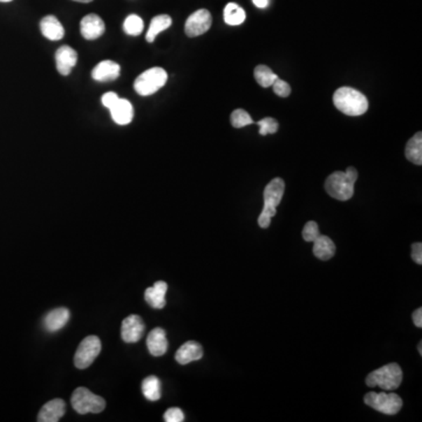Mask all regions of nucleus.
<instances>
[{
    "mask_svg": "<svg viewBox=\"0 0 422 422\" xmlns=\"http://www.w3.org/2000/svg\"><path fill=\"white\" fill-rule=\"evenodd\" d=\"M41 31L46 39L52 41H60L65 36V29L61 22L54 15H48L41 22Z\"/></svg>",
    "mask_w": 422,
    "mask_h": 422,
    "instance_id": "nucleus-18",
    "label": "nucleus"
},
{
    "mask_svg": "<svg viewBox=\"0 0 422 422\" xmlns=\"http://www.w3.org/2000/svg\"><path fill=\"white\" fill-rule=\"evenodd\" d=\"M257 124L259 126V134L263 135V136L268 134H275L279 128V124L273 117H264L262 120L259 121Z\"/></svg>",
    "mask_w": 422,
    "mask_h": 422,
    "instance_id": "nucleus-29",
    "label": "nucleus"
},
{
    "mask_svg": "<svg viewBox=\"0 0 422 422\" xmlns=\"http://www.w3.org/2000/svg\"><path fill=\"white\" fill-rule=\"evenodd\" d=\"M335 254V245L328 236L319 235L313 240V255L321 261H328Z\"/></svg>",
    "mask_w": 422,
    "mask_h": 422,
    "instance_id": "nucleus-21",
    "label": "nucleus"
},
{
    "mask_svg": "<svg viewBox=\"0 0 422 422\" xmlns=\"http://www.w3.org/2000/svg\"><path fill=\"white\" fill-rule=\"evenodd\" d=\"M81 36L86 41H95L105 33V22L96 15H88L82 18L80 24Z\"/></svg>",
    "mask_w": 422,
    "mask_h": 422,
    "instance_id": "nucleus-12",
    "label": "nucleus"
},
{
    "mask_svg": "<svg viewBox=\"0 0 422 422\" xmlns=\"http://www.w3.org/2000/svg\"><path fill=\"white\" fill-rule=\"evenodd\" d=\"M119 98V95L117 93H114V92H108V93H106V94L102 95V105L105 106L106 108H108L112 103H113L117 99Z\"/></svg>",
    "mask_w": 422,
    "mask_h": 422,
    "instance_id": "nucleus-34",
    "label": "nucleus"
},
{
    "mask_svg": "<svg viewBox=\"0 0 422 422\" xmlns=\"http://www.w3.org/2000/svg\"><path fill=\"white\" fill-rule=\"evenodd\" d=\"M143 26H145L143 20L138 15H128L124 22V32L127 33L128 36L136 37L143 33Z\"/></svg>",
    "mask_w": 422,
    "mask_h": 422,
    "instance_id": "nucleus-27",
    "label": "nucleus"
},
{
    "mask_svg": "<svg viewBox=\"0 0 422 422\" xmlns=\"http://www.w3.org/2000/svg\"><path fill=\"white\" fill-rule=\"evenodd\" d=\"M69 321V311L66 307L52 310L45 316L44 326L48 332H57L61 330Z\"/></svg>",
    "mask_w": 422,
    "mask_h": 422,
    "instance_id": "nucleus-20",
    "label": "nucleus"
},
{
    "mask_svg": "<svg viewBox=\"0 0 422 422\" xmlns=\"http://www.w3.org/2000/svg\"><path fill=\"white\" fill-rule=\"evenodd\" d=\"M211 24H212V18H211L210 12L202 8V10L194 12L193 15L187 19L184 31L188 37H198L209 31Z\"/></svg>",
    "mask_w": 422,
    "mask_h": 422,
    "instance_id": "nucleus-9",
    "label": "nucleus"
},
{
    "mask_svg": "<svg viewBox=\"0 0 422 422\" xmlns=\"http://www.w3.org/2000/svg\"><path fill=\"white\" fill-rule=\"evenodd\" d=\"M101 352V342L96 335H88L81 342L74 356V365L79 370L89 368Z\"/></svg>",
    "mask_w": 422,
    "mask_h": 422,
    "instance_id": "nucleus-8",
    "label": "nucleus"
},
{
    "mask_svg": "<svg viewBox=\"0 0 422 422\" xmlns=\"http://www.w3.org/2000/svg\"><path fill=\"white\" fill-rule=\"evenodd\" d=\"M147 347L154 357L163 356L168 349V340L163 328H154L147 338Z\"/></svg>",
    "mask_w": 422,
    "mask_h": 422,
    "instance_id": "nucleus-17",
    "label": "nucleus"
},
{
    "mask_svg": "<svg viewBox=\"0 0 422 422\" xmlns=\"http://www.w3.org/2000/svg\"><path fill=\"white\" fill-rule=\"evenodd\" d=\"M405 155L412 163L422 164V133L419 131L408 141L405 150Z\"/></svg>",
    "mask_w": 422,
    "mask_h": 422,
    "instance_id": "nucleus-22",
    "label": "nucleus"
},
{
    "mask_svg": "<svg viewBox=\"0 0 422 422\" xmlns=\"http://www.w3.org/2000/svg\"><path fill=\"white\" fill-rule=\"evenodd\" d=\"M73 1H78V3H84V4H87V3H91L93 0H73Z\"/></svg>",
    "mask_w": 422,
    "mask_h": 422,
    "instance_id": "nucleus-37",
    "label": "nucleus"
},
{
    "mask_svg": "<svg viewBox=\"0 0 422 422\" xmlns=\"http://www.w3.org/2000/svg\"><path fill=\"white\" fill-rule=\"evenodd\" d=\"M12 0H0V3H10Z\"/></svg>",
    "mask_w": 422,
    "mask_h": 422,
    "instance_id": "nucleus-39",
    "label": "nucleus"
},
{
    "mask_svg": "<svg viewBox=\"0 0 422 422\" xmlns=\"http://www.w3.org/2000/svg\"><path fill=\"white\" fill-rule=\"evenodd\" d=\"M413 321H414V325L416 328H422V309L421 307H419L418 310H415L414 313H413Z\"/></svg>",
    "mask_w": 422,
    "mask_h": 422,
    "instance_id": "nucleus-35",
    "label": "nucleus"
},
{
    "mask_svg": "<svg viewBox=\"0 0 422 422\" xmlns=\"http://www.w3.org/2000/svg\"><path fill=\"white\" fill-rule=\"evenodd\" d=\"M273 92L276 93L280 98H288L290 93H291V87L286 81L282 80V79H276V81L273 82L272 86Z\"/></svg>",
    "mask_w": 422,
    "mask_h": 422,
    "instance_id": "nucleus-31",
    "label": "nucleus"
},
{
    "mask_svg": "<svg viewBox=\"0 0 422 422\" xmlns=\"http://www.w3.org/2000/svg\"><path fill=\"white\" fill-rule=\"evenodd\" d=\"M247 18L245 11L243 8L235 4V3H229L224 8V22L230 26H238L243 24L244 20Z\"/></svg>",
    "mask_w": 422,
    "mask_h": 422,
    "instance_id": "nucleus-25",
    "label": "nucleus"
},
{
    "mask_svg": "<svg viewBox=\"0 0 422 422\" xmlns=\"http://www.w3.org/2000/svg\"><path fill=\"white\" fill-rule=\"evenodd\" d=\"M168 284L166 282H157L152 288L145 292V299L154 309H163L166 306V293Z\"/></svg>",
    "mask_w": 422,
    "mask_h": 422,
    "instance_id": "nucleus-19",
    "label": "nucleus"
},
{
    "mask_svg": "<svg viewBox=\"0 0 422 422\" xmlns=\"http://www.w3.org/2000/svg\"><path fill=\"white\" fill-rule=\"evenodd\" d=\"M173 24L170 17L167 15H157L155 18H153L152 22H150V29L146 34V41L148 43H154L157 39V36L161 32H163L166 29L170 27Z\"/></svg>",
    "mask_w": 422,
    "mask_h": 422,
    "instance_id": "nucleus-23",
    "label": "nucleus"
},
{
    "mask_svg": "<svg viewBox=\"0 0 422 422\" xmlns=\"http://www.w3.org/2000/svg\"><path fill=\"white\" fill-rule=\"evenodd\" d=\"M164 421L167 422H182L184 421V414L181 411V408L173 407L169 408L166 413H164Z\"/></svg>",
    "mask_w": 422,
    "mask_h": 422,
    "instance_id": "nucleus-32",
    "label": "nucleus"
},
{
    "mask_svg": "<svg viewBox=\"0 0 422 422\" xmlns=\"http://www.w3.org/2000/svg\"><path fill=\"white\" fill-rule=\"evenodd\" d=\"M419 352H420V356H422V344H421V342H419Z\"/></svg>",
    "mask_w": 422,
    "mask_h": 422,
    "instance_id": "nucleus-38",
    "label": "nucleus"
},
{
    "mask_svg": "<svg viewBox=\"0 0 422 422\" xmlns=\"http://www.w3.org/2000/svg\"><path fill=\"white\" fill-rule=\"evenodd\" d=\"M71 402L75 412H78L79 414L101 413L106 408L105 399L95 395L85 387H79L74 391Z\"/></svg>",
    "mask_w": 422,
    "mask_h": 422,
    "instance_id": "nucleus-6",
    "label": "nucleus"
},
{
    "mask_svg": "<svg viewBox=\"0 0 422 422\" xmlns=\"http://www.w3.org/2000/svg\"><path fill=\"white\" fill-rule=\"evenodd\" d=\"M319 235H321L319 226L314 221H310V222L306 223L304 229H303V238L306 242H313Z\"/></svg>",
    "mask_w": 422,
    "mask_h": 422,
    "instance_id": "nucleus-30",
    "label": "nucleus"
},
{
    "mask_svg": "<svg viewBox=\"0 0 422 422\" xmlns=\"http://www.w3.org/2000/svg\"><path fill=\"white\" fill-rule=\"evenodd\" d=\"M285 183L283 180L277 177L265 187L264 189V207L259 217V224L263 229L269 228L271 219L276 215L277 207L279 205L284 195Z\"/></svg>",
    "mask_w": 422,
    "mask_h": 422,
    "instance_id": "nucleus-2",
    "label": "nucleus"
},
{
    "mask_svg": "<svg viewBox=\"0 0 422 422\" xmlns=\"http://www.w3.org/2000/svg\"><path fill=\"white\" fill-rule=\"evenodd\" d=\"M365 404L386 415H395L402 407L401 398L395 393L370 392L364 398Z\"/></svg>",
    "mask_w": 422,
    "mask_h": 422,
    "instance_id": "nucleus-7",
    "label": "nucleus"
},
{
    "mask_svg": "<svg viewBox=\"0 0 422 422\" xmlns=\"http://www.w3.org/2000/svg\"><path fill=\"white\" fill-rule=\"evenodd\" d=\"M167 80L168 74L163 68L153 67L138 75L134 82V89L141 96H150L160 91L167 84Z\"/></svg>",
    "mask_w": 422,
    "mask_h": 422,
    "instance_id": "nucleus-4",
    "label": "nucleus"
},
{
    "mask_svg": "<svg viewBox=\"0 0 422 422\" xmlns=\"http://www.w3.org/2000/svg\"><path fill=\"white\" fill-rule=\"evenodd\" d=\"M335 108L349 117H359L368 110V100L361 92L352 87H340L333 94Z\"/></svg>",
    "mask_w": 422,
    "mask_h": 422,
    "instance_id": "nucleus-1",
    "label": "nucleus"
},
{
    "mask_svg": "<svg viewBox=\"0 0 422 422\" xmlns=\"http://www.w3.org/2000/svg\"><path fill=\"white\" fill-rule=\"evenodd\" d=\"M203 357V349L197 342H187L175 354V359L181 365H187L191 361H200Z\"/></svg>",
    "mask_w": 422,
    "mask_h": 422,
    "instance_id": "nucleus-16",
    "label": "nucleus"
},
{
    "mask_svg": "<svg viewBox=\"0 0 422 422\" xmlns=\"http://www.w3.org/2000/svg\"><path fill=\"white\" fill-rule=\"evenodd\" d=\"M354 183L345 171H335L325 181V190L335 200L349 201L354 196Z\"/></svg>",
    "mask_w": 422,
    "mask_h": 422,
    "instance_id": "nucleus-5",
    "label": "nucleus"
},
{
    "mask_svg": "<svg viewBox=\"0 0 422 422\" xmlns=\"http://www.w3.org/2000/svg\"><path fill=\"white\" fill-rule=\"evenodd\" d=\"M78 53L69 46H61L55 53V64L59 73L66 77L68 75L74 66L77 65Z\"/></svg>",
    "mask_w": 422,
    "mask_h": 422,
    "instance_id": "nucleus-13",
    "label": "nucleus"
},
{
    "mask_svg": "<svg viewBox=\"0 0 422 422\" xmlns=\"http://www.w3.org/2000/svg\"><path fill=\"white\" fill-rule=\"evenodd\" d=\"M252 1H254L255 6L259 8H265L269 5V0H252Z\"/></svg>",
    "mask_w": 422,
    "mask_h": 422,
    "instance_id": "nucleus-36",
    "label": "nucleus"
},
{
    "mask_svg": "<svg viewBox=\"0 0 422 422\" xmlns=\"http://www.w3.org/2000/svg\"><path fill=\"white\" fill-rule=\"evenodd\" d=\"M120 65L112 60H105L98 65L95 66L92 78L99 82H110V81L117 80L120 75Z\"/></svg>",
    "mask_w": 422,
    "mask_h": 422,
    "instance_id": "nucleus-14",
    "label": "nucleus"
},
{
    "mask_svg": "<svg viewBox=\"0 0 422 422\" xmlns=\"http://www.w3.org/2000/svg\"><path fill=\"white\" fill-rule=\"evenodd\" d=\"M255 79L263 88H268L272 86L278 75L268 66L259 65L255 68Z\"/></svg>",
    "mask_w": 422,
    "mask_h": 422,
    "instance_id": "nucleus-26",
    "label": "nucleus"
},
{
    "mask_svg": "<svg viewBox=\"0 0 422 422\" xmlns=\"http://www.w3.org/2000/svg\"><path fill=\"white\" fill-rule=\"evenodd\" d=\"M145 333V324L141 316L131 314L122 321L121 337L124 342H138Z\"/></svg>",
    "mask_w": 422,
    "mask_h": 422,
    "instance_id": "nucleus-10",
    "label": "nucleus"
},
{
    "mask_svg": "<svg viewBox=\"0 0 422 422\" xmlns=\"http://www.w3.org/2000/svg\"><path fill=\"white\" fill-rule=\"evenodd\" d=\"M66 413L65 401L62 399H53L45 404L38 415L39 422H58Z\"/></svg>",
    "mask_w": 422,
    "mask_h": 422,
    "instance_id": "nucleus-15",
    "label": "nucleus"
},
{
    "mask_svg": "<svg viewBox=\"0 0 422 422\" xmlns=\"http://www.w3.org/2000/svg\"><path fill=\"white\" fill-rule=\"evenodd\" d=\"M402 382V371L395 363L385 365L368 375V387H380L381 390L393 391L399 388Z\"/></svg>",
    "mask_w": 422,
    "mask_h": 422,
    "instance_id": "nucleus-3",
    "label": "nucleus"
},
{
    "mask_svg": "<svg viewBox=\"0 0 422 422\" xmlns=\"http://www.w3.org/2000/svg\"><path fill=\"white\" fill-rule=\"evenodd\" d=\"M254 120L250 117V114L248 112H245L244 110H233L231 114V124L235 128H243L249 124H254Z\"/></svg>",
    "mask_w": 422,
    "mask_h": 422,
    "instance_id": "nucleus-28",
    "label": "nucleus"
},
{
    "mask_svg": "<svg viewBox=\"0 0 422 422\" xmlns=\"http://www.w3.org/2000/svg\"><path fill=\"white\" fill-rule=\"evenodd\" d=\"M143 393L147 400L157 401L161 398L160 379L155 375L147 377L143 381Z\"/></svg>",
    "mask_w": 422,
    "mask_h": 422,
    "instance_id": "nucleus-24",
    "label": "nucleus"
},
{
    "mask_svg": "<svg viewBox=\"0 0 422 422\" xmlns=\"http://www.w3.org/2000/svg\"><path fill=\"white\" fill-rule=\"evenodd\" d=\"M110 115L115 124L119 126H126L129 124L134 117V108L131 102L126 99L117 98L112 105L108 107Z\"/></svg>",
    "mask_w": 422,
    "mask_h": 422,
    "instance_id": "nucleus-11",
    "label": "nucleus"
},
{
    "mask_svg": "<svg viewBox=\"0 0 422 422\" xmlns=\"http://www.w3.org/2000/svg\"><path fill=\"white\" fill-rule=\"evenodd\" d=\"M412 259L416 264H422V244L414 243L412 245Z\"/></svg>",
    "mask_w": 422,
    "mask_h": 422,
    "instance_id": "nucleus-33",
    "label": "nucleus"
}]
</instances>
